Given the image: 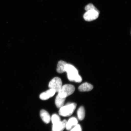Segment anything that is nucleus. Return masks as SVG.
I'll return each mask as SVG.
<instances>
[{"label": "nucleus", "mask_w": 131, "mask_h": 131, "mask_svg": "<svg viewBox=\"0 0 131 131\" xmlns=\"http://www.w3.org/2000/svg\"><path fill=\"white\" fill-rule=\"evenodd\" d=\"M75 91V87L71 84H67L62 86L58 95L61 97L66 98L72 94Z\"/></svg>", "instance_id": "7ed1b4c3"}, {"label": "nucleus", "mask_w": 131, "mask_h": 131, "mask_svg": "<svg viewBox=\"0 0 131 131\" xmlns=\"http://www.w3.org/2000/svg\"><path fill=\"white\" fill-rule=\"evenodd\" d=\"M51 119L53 124H56L61 121L59 116L57 114H53L52 116Z\"/></svg>", "instance_id": "4468645a"}, {"label": "nucleus", "mask_w": 131, "mask_h": 131, "mask_svg": "<svg viewBox=\"0 0 131 131\" xmlns=\"http://www.w3.org/2000/svg\"><path fill=\"white\" fill-rule=\"evenodd\" d=\"M65 72H67V77L70 81L80 83L82 81L78 70L73 65L67 63L65 66Z\"/></svg>", "instance_id": "f257e3e1"}, {"label": "nucleus", "mask_w": 131, "mask_h": 131, "mask_svg": "<svg viewBox=\"0 0 131 131\" xmlns=\"http://www.w3.org/2000/svg\"><path fill=\"white\" fill-rule=\"evenodd\" d=\"M65 99L66 98L61 97L57 95L55 101L57 107L59 108L62 107L64 104Z\"/></svg>", "instance_id": "f8f14e48"}, {"label": "nucleus", "mask_w": 131, "mask_h": 131, "mask_svg": "<svg viewBox=\"0 0 131 131\" xmlns=\"http://www.w3.org/2000/svg\"><path fill=\"white\" fill-rule=\"evenodd\" d=\"M62 86V82L61 79L58 77L54 78L49 82V87L50 89L55 90L57 92H58Z\"/></svg>", "instance_id": "20e7f679"}, {"label": "nucleus", "mask_w": 131, "mask_h": 131, "mask_svg": "<svg viewBox=\"0 0 131 131\" xmlns=\"http://www.w3.org/2000/svg\"><path fill=\"white\" fill-rule=\"evenodd\" d=\"M40 116L43 122L46 124H48L50 122L51 118L49 113L44 110H42L40 112Z\"/></svg>", "instance_id": "6e6552de"}, {"label": "nucleus", "mask_w": 131, "mask_h": 131, "mask_svg": "<svg viewBox=\"0 0 131 131\" xmlns=\"http://www.w3.org/2000/svg\"><path fill=\"white\" fill-rule=\"evenodd\" d=\"M78 118L80 120H83L85 117V111L84 107L81 106L78 109L77 111Z\"/></svg>", "instance_id": "ddd939ff"}, {"label": "nucleus", "mask_w": 131, "mask_h": 131, "mask_svg": "<svg viewBox=\"0 0 131 131\" xmlns=\"http://www.w3.org/2000/svg\"><path fill=\"white\" fill-rule=\"evenodd\" d=\"M67 121L64 120L53 124L52 131H63L66 127Z\"/></svg>", "instance_id": "0eeeda50"}, {"label": "nucleus", "mask_w": 131, "mask_h": 131, "mask_svg": "<svg viewBox=\"0 0 131 131\" xmlns=\"http://www.w3.org/2000/svg\"><path fill=\"white\" fill-rule=\"evenodd\" d=\"M78 123L77 119L76 118L71 117L68 121H67L66 128L67 130H70L78 124Z\"/></svg>", "instance_id": "1a4fd4ad"}, {"label": "nucleus", "mask_w": 131, "mask_h": 131, "mask_svg": "<svg viewBox=\"0 0 131 131\" xmlns=\"http://www.w3.org/2000/svg\"><path fill=\"white\" fill-rule=\"evenodd\" d=\"M99 11L97 9H93L86 11L83 15V18L87 21L95 20L99 16Z\"/></svg>", "instance_id": "39448f33"}, {"label": "nucleus", "mask_w": 131, "mask_h": 131, "mask_svg": "<svg viewBox=\"0 0 131 131\" xmlns=\"http://www.w3.org/2000/svg\"><path fill=\"white\" fill-rule=\"evenodd\" d=\"M70 131H82L81 126L79 124H77L70 130Z\"/></svg>", "instance_id": "dca6fc26"}, {"label": "nucleus", "mask_w": 131, "mask_h": 131, "mask_svg": "<svg viewBox=\"0 0 131 131\" xmlns=\"http://www.w3.org/2000/svg\"><path fill=\"white\" fill-rule=\"evenodd\" d=\"M56 92L55 90L50 89L41 93L40 95V98L42 100H46L53 96L55 94Z\"/></svg>", "instance_id": "423d86ee"}, {"label": "nucleus", "mask_w": 131, "mask_h": 131, "mask_svg": "<svg viewBox=\"0 0 131 131\" xmlns=\"http://www.w3.org/2000/svg\"><path fill=\"white\" fill-rule=\"evenodd\" d=\"M93 88L92 85L86 82L83 83L79 87L78 89L81 92L89 91L92 90Z\"/></svg>", "instance_id": "9d476101"}, {"label": "nucleus", "mask_w": 131, "mask_h": 131, "mask_svg": "<svg viewBox=\"0 0 131 131\" xmlns=\"http://www.w3.org/2000/svg\"><path fill=\"white\" fill-rule=\"evenodd\" d=\"M77 105L72 103L67 104L60 108L59 111V114L63 117H67L71 116L76 109Z\"/></svg>", "instance_id": "f03ea898"}, {"label": "nucleus", "mask_w": 131, "mask_h": 131, "mask_svg": "<svg viewBox=\"0 0 131 131\" xmlns=\"http://www.w3.org/2000/svg\"><path fill=\"white\" fill-rule=\"evenodd\" d=\"M67 62L60 60L58 62L57 65V72L60 73H63L65 72V67Z\"/></svg>", "instance_id": "9b49d317"}, {"label": "nucleus", "mask_w": 131, "mask_h": 131, "mask_svg": "<svg viewBox=\"0 0 131 131\" xmlns=\"http://www.w3.org/2000/svg\"><path fill=\"white\" fill-rule=\"evenodd\" d=\"M93 9L97 10V9L95 7L94 5L92 4L88 5L85 7V10L86 11Z\"/></svg>", "instance_id": "2eb2a0df"}]
</instances>
